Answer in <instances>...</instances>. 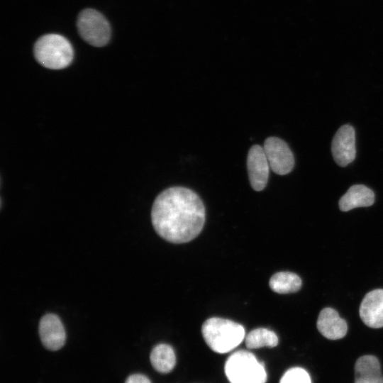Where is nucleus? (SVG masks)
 I'll return each mask as SVG.
<instances>
[{
	"label": "nucleus",
	"mask_w": 383,
	"mask_h": 383,
	"mask_svg": "<svg viewBox=\"0 0 383 383\" xmlns=\"http://www.w3.org/2000/svg\"><path fill=\"white\" fill-rule=\"evenodd\" d=\"M201 333L209 348L219 354L233 350L245 338V331L241 324L218 317L206 320Z\"/></svg>",
	"instance_id": "obj_2"
},
{
	"label": "nucleus",
	"mask_w": 383,
	"mask_h": 383,
	"mask_svg": "<svg viewBox=\"0 0 383 383\" xmlns=\"http://www.w3.org/2000/svg\"><path fill=\"white\" fill-rule=\"evenodd\" d=\"M335 162L340 167H345L355 158V133L353 126L344 125L335 134L331 145Z\"/></svg>",
	"instance_id": "obj_7"
},
{
	"label": "nucleus",
	"mask_w": 383,
	"mask_h": 383,
	"mask_svg": "<svg viewBox=\"0 0 383 383\" xmlns=\"http://www.w3.org/2000/svg\"><path fill=\"white\" fill-rule=\"evenodd\" d=\"M316 326L318 331L330 340L340 339L348 331L346 321L332 308H325L321 311Z\"/></svg>",
	"instance_id": "obj_11"
},
{
	"label": "nucleus",
	"mask_w": 383,
	"mask_h": 383,
	"mask_svg": "<svg viewBox=\"0 0 383 383\" xmlns=\"http://www.w3.org/2000/svg\"><path fill=\"white\" fill-rule=\"evenodd\" d=\"M224 373L230 383H266L267 373L262 362L247 350H237L226 360Z\"/></svg>",
	"instance_id": "obj_4"
},
{
	"label": "nucleus",
	"mask_w": 383,
	"mask_h": 383,
	"mask_svg": "<svg viewBox=\"0 0 383 383\" xmlns=\"http://www.w3.org/2000/svg\"><path fill=\"white\" fill-rule=\"evenodd\" d=\"M152 366L160 373H169L175 367L177 358L173 348L165 343L153 348L150 355Z\"/></svg>",
	"instance_id": "obj_14"
},
{
	"label": "nucleus",
	"mask_w": 383,
	"mask_h": 383,
	"mask_svg": "<svg viewBox=\"0 0 383 383\" xmlns=\"http://www.w3.org/2000/svg\"><path fill=\"white\" fill-rule=\"evenodd\" d=\"M125 383H151V382L143 374H135L129 376Z\"/></svg>",
	"instance_id": "obj_18"
},
{
	"label": "nucleus",
	"mask_w": 383,
	"mask_h": 383,
	"mask_svg": "<svg viewBox=\"0 0 383 383\" xmlns=\"http://www.w3.org/2000/svg\"><path fill=\"white\" fill-rule=\"evenodd\" d=\"M374 202V194L372 189L362 184H355L340 199L339 208L348 211L357 207L370 206Z\"/></svg>",
	"instance_id": "obj_12"
},
{
	"label": "nucleus",
	"mask_w": 383,
	"mask_h": 383,
	"mask_svg": "<svg viewBox=\"0 0 383 383\" xmlns=\"http://www.w3.org/2000/svg\"><path fill=\"white\" fill-rule=\"evenodd\" d=\"M77 28L80 37L92 46H105L111 39L109 22L95 9H85L81 11L77 19Z\"/></svg>",
	"instance_id": "obj_5"
},
{
	"label": "nucleus",
	"mask_w": 383,
	"mask_h": 383,
	"mask_svg": "<svg viewBox=\"0 0 383 383\" xmlns=\"http://www.w3.org/2000/svg\"><path fill=\"white\" fill-rule=\"evenodd\" d=\"M39 335L45 348L57 350L65 344L66 333L60 318L54 313L44 315L39 323Z\"/></svg>",
	"instance_id": "obj_9"
},
{
	"label": "nucleus",
	"mask_w": 383,
	"mask_h": 383,
	"mask_svg": "<svg viewBox=\"0 0 383 383\" xmlns=\"http://www.w3.org/2000/svg\"><path fill=\"white\" fill-rule=\"evenodd\" d=\"M279 383H312L309 374L302 367L288 369L280 378Z\"/></svg>",
	"instance_id": "obj_17"
},
{
	"label": "nucleus",
	"mask_w": 383,
	"mask_h": 383,
	"mask_svg": "<svg viewBox=\"0 0 383 383\" xmlns=\"http://www.w3.org/2000/svg\"><path fill=\"white\" fill-rule=\"evenodd\" d=\"M354 383H383L380 364L373 355H364L356 361Z\"/></svg>",
	"instance_id": "obj_13"
},
{
	"label": "nucleus",
	"mask_w": 383,
	"mask_h": 383,
	"mask_svg": "<svg viewBox=\"0 0 383 383\" xmlns=\"http://www.w3.org/2000/svg\"><path fill=\"white\" fill-rule=\"evenodd\" d=\"M245 343L248 349L274 348L278 345L279 338L274 331L265 328H257L245 335Z\"/></svg>",
	"instance_id": "obj_16"
},
{
	"label": "nucleus",
	"mask_w": 383,
	"mask_h": 383,
	"mask_svg": "<svg viewBox=\"0 0 383 383\" xmlns=\"http://www.w3.org/2000/svg\"><path fill=\"white\" fill-rule=\"evenodd\" d=\"M301 278L291 272H279L273 274L269 282L270 289L278 294L298 292L301 287Z\"/></svg>",
	"instance_id": "obj_15"
},
{
	"label": "nucleus",
	"mask_w": 383,
	"mask_h": 383,
	"mask_svg": "<svg viewBox=\"0 0 383 383\" xmlns=\"http://www.w3.org/2000/svg\"><path fill=\"white\" fill-rule=\"evenodd\" d=\"M360 316L365 325L372 328L383 327V289L367 293L360 306Z\"/></svg>",
	"instance_id": "obj_10"
},
{
	"label": "nucleus",
	"mask_w": 383,
	"mask_h": 383,
	"mask_svg": "<svg viewBox=\"0 0 383 383\" xmlns=\"http://www.w3.org/2000/svg\"><path fill=\"white\" fill-rule=\"evenodd\" d=\"M33 54L43 67L60 70L68 67L74 57L70 42L63 35L49 33L40 36L33 46Z\"/></svg>",
	"instance_id": "obj_3"
},
{
	"label": "nucleus",
	"mask_w": 383,
	"mask_h": 383,
	"mask_svg": "<svg viewBox=\"0 0 383 383\" xmlns=\"http://www.w3.org/2000/svg\"><path fill=\"white\" fill-rule=\"evenodd\" d=\"M263 148L270 169L279 175L289 173L294 166V157L288 145L277 137L267 138Z\"/></svg>",
	"instance_id": "obj_6"
},
{
	"label": "nucleus",
	"mask_w": 383,
	"mask_h": 383,
	"mask_svg": "<svg viewBox=\"0 0 383 383\" xmlns=\"http://www.w3.org/2000/svg\"><path fill=\"white\" fill-rule=\"evenodd\" d=\"M247 167L252 188L262 191L267 185L270 169L263 147L252 145L247 157Z\"/></svg>",
	"instance_id": "obj_8"
},
{
	"label": "nucleus",
	"mask_w": 383,
	"mask_h": 383,
	"mask_svg": "<svg viewBox=\"0 0 383 383\" xmlns=\"http://www.w3.org/2000/svg\"><path fill=\"white\" fill-rule=\"evenodd\" d=\"M205 207L196 192L182 187H170L155 199L151 220L156 233L172 243L194 239L205 223Z\"/></svg>",
	"instance_id": "obj_1"
}]
</instances>
